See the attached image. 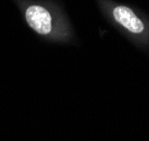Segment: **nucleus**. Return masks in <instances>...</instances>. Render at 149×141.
Returning a JSON list of instances; mask_svg holds the SVG:
<instances>
[{
  "label": "nucleus",
  "mask_w": 149,
  "mask_h": 141,
  "mask_svg": "<svg viewBox=\"0 0 149 141\" xmlns=\"http://www.w3.org/2000/svg\"><path fill=\"white\" fill-rule=\"evenodd\" d=\"M26 20L30 28L39 35H48L52 31V17L44 7L33 5L26 10Z\"/></svg>",
  "instance_id": "obj_1"
},
{
  "label": "nucleus",
  "mask_w": 149,
  "mask_h": 141,
  "mask_svg": "<svg viewBox=\"0 0 149 141\" xmlns=\"http://www.w3.org/2000/svg\"><path fill=\"white\" fill-rule=\"evenodd\" d=\"M112 14L116 22L134 34H140L145 29L143 22L136 16L130 8L126 6H117L113 9Z\"/></svg>",
  "instance_id": "obj_2"
}]
</instances>
